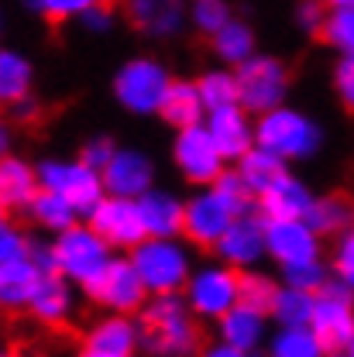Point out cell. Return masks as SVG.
Wrapping results in <instances>:
<instances>
[{"label": "cell", "instance_id": "1", "mask_svg": "<svg viewBox=\"0 0 354 357\" xmlns=\"http://www.w3.org/2000/svg\"><path fill=\"white\" fill-rule=\"evenodd\" d=\"M141 319V357H196L203 347L200 316L189 310L182 292L148 296L138 312Z\"/></svg>", "mask_w": 354, "mask_h": 357}, {"label": "cell", "instance_id": "2", "mask_svg": "<svg viewBox=\"0 0 354 357\" xmlns=\"http://www.w3.org/2000/svg\"><path fill=\"white\" fill-rule=\"evenodd\" d=\"M255 144L268 148L282 162H307L323 144V128L300 107H275L255 117Z\"/></svg>", "mask_w": 354, "mask_h": 357}, {"label": "cell", "instance_id": "3", "mask_svg": "<svg viewBox=\"0 0 354 357\" xmlns=\"http://www.w3.org/2000/svg\"><path fill=\"white\" fill-rule=\"evenodd\" d=\"M128 258L152 296L182 292L196 268L193 244L186 237H145L134 251H128Z\"/></svg>", "mask_w": 354, "mask_h": 357}, {"label": "cell", "instance_id": "4", "mask_svg": "<svg viewBox=\"0 0 354 357\" xmlns=\"http://www.w3.org/2000/svg\"><path fill=\"white\" fill-rule=\"evenodd\" d=\"M169 86H172V73L165 69L162 59L134 55L114 73L110 93H114L121 110H128L134 117H152V114L162 110V100H165Z\"/></svg>", "mask_w": 354, "mask_h": 357}, {"label": "cell", "instance_id": "5", "mask_svg": "<svg viewBox=\"0 0 354 357\" xmlns=\"http://www.w3.org/2000/svg\"><path fill=\"white\" fill-rule=\"evenodd\" d=\"M52 251H55V271L62 278H69L76 289H87L93 278L103 275V268L114 261V248L89 227L87 220L73 223L69 230L52 237Z\"/></svg>", "mask_w": 354, "mask_h": 357}, {"label": "cell", "instance_id": "6", "mask_svg": "<svg viewBox=\"0 0 354 357\" xmlns=\"http://www.w3.org/2000/svg\"><path fill=\"white\" fill-rule=\"evenodd\" d=\"M182 296H186L189 310L196 312L200 319L217 323L223 312H230L241 303V271L230 268L227 261H221V258L200 261L193 268Z\"/></svg>", "mask_w": 354, "mask_h": 357}, {"label": "cell", "instance_id": "7", "mask_svg": "<svg viewBox=\"0 0 354 357\" xmlns=\"http://www.w3.org/2000/svg\"><path fill=\"white\" fill-rule=\"evenodd\" d=\"M237 93H241V107L251 110L255 117L268 114L275 107H282L289 100V86H293V76H289V66L279 59V55H268V52H255L248 62H241L237 69Z\"/></svg>", "mask_w": 354, "mask_h": 357}, {"label": "cell", "instance_id": "8", "mask_svg": "<svg viewBox=\"0 0 354 357\" xmlns=\"http://www.w3.org/2000/svg\"><path fill=\"white\" fill-rule=\"evenodd\" d=\"M38 178H42V189L66 196L83 217L107 196L103 176L96 169H89L80 155L76 158H45V162H38Z\"/></svg>", "mask_w": 354, "mask_h": 357}, {"label": "cell", "instance_id": "9", "mask_svg": "<svg viewBox=\"0 0 354 357\" xmlns=\"http://www.w3.org/2000/svg\"><path fill=\"white\" fill-rule=\"evenodd\" d=\"M172 162H176L179 176L189 185H214L217 176L230 165L217 148L214 134L207 131V124H189L179 128L172 137Z\"/></svg>", "mask_w": 354, "mask_h": 357}, {"label": "cell", "instance_id": "10", "mask_svg": "<svg viewBox=\"0 0 354 357\" xmlns=\"http://www.w3.org/2000/svg\"><path fill=\"white\" fill-rule=\"evenodd\" d=\"M241 213L221 196L217 185H196L193 196H186V217H182V237L193 248H217L227 227Z\"/></svg>", "mask_w": 354, "mask_h": 357}, {"label": "cell", "instance_id": "11", "mask_svg": "<svg viewBox=\"0 0 354 357\" xmlns=\"http://www.w3.org/2000/svg\"><path fill=\"white\" fill-rule=\"evenodd\" d=\"M83 292L89 296V303L100 306L103 312H131V316H138L141 306L148 303V296H152L128 255L124 258L114 255V261L103 268V275L93 278Z\"/></svg>", "mask_w": 354, "mask_h": 357}, {"label": "cell", "instance_id": "12", "mask_svg": "<svg viewBox=\"0 0 354 357\" xmlns=\"http://www.w3.org/2000/svg\"><path fill=\"white\" fill-rule=\"evenodd\" d=\"M83 220L114 248V251H134L148 230H145V220H141V210H138V199H128V196H103L93 210H89Z\"/></svg>", "mask_w": 354, "mask_h": 357}, {"label": "cell", "instance_id": "13", "mask_svg": "<svg viewBox=\"0 0 354 357\" xmlns=\"http://www.w3.org/2000/svg\"><path fill=\"white\" fill-rule=\"evenodd\" d=\"M265 244L268 261H275L279 271L323 258V237L313 230L307 217H265Z\"/></svg>", "mask_w": 354, "mask_h": 357}, {"label": "cell", "instance_id": "14", "mask_svg": "<svg viewBox=\"0 0 354 357\" xmlns=\"http://www.w3.org/2000/svg\"><path fill=\"white\" fill-rule=\"evenodd\" d=\"M313 333L327 344V351H344L354 333V289L330 278L313 303Z\"/></svg>", "mask_w": 354, "mask_h": 357}, {"label": "cell", "instance_id": "15", "mask_svg": "<svg viewBox=\"0 0 354 357\" xmlns=\"http://www.w3.org/2000/svg\"><path fill=\"white\" fill-rule=\"evenodd\" d=\"M214 258L227 261L237 271H248V268H258L268 258V244H265V217H255V213H244L227 227L217 248H214Z\"/></svg>", "mask_w": 354, "mask_h": 357}, {"label": "cell", "instance_id": "16", "mask_svg": "<svg viewBox=\"0 0 354 357\" xmlns=\"http://www.w3.org/2000/svg\"><path fill=\"white\" fill-rule=\"evenodd\" d=\"M103 176V185L110 196H128V199H138L145 196L155 182V162L141 151V148H128L121 144L110 158V165L100 172Z\"/></svg>", "mask_w": 354, "mask_h": 357}, {"label": "cell", "instance_id": "17", "mask_svg": "<svg viewBox=\"0 0 354 357\" xmlns=\"http://www.w3.org/2000/svg\"><path fill=\"white\" fill-rule=\"evenodd\" d=\"M131 24L158 42H172L189 24V0H124Z\"/></svg>", "mask_w": 354, "mask_h": 357}, {"label": "cell", "instance_id": "18", "mask_svg": "<svg viewBox=\"0 0 354 357\" xmlns=\"http://www.w3.org/2000/svg\"><path fill=\"white\" fill-rule=\"evenodd\" d=\"M38 192H42L38 165L10 151L0 155V210L3 213H28Z\"/></svg>", "mask_w": 354, "mask_h": 357}, {"label": "cell", "instance_id": "19", "mask_svg": "<svg viewBox=\"0 0 354 357\" xmlns=\"http://www.w3.org/2000/svg\"><path fill=\"white\" fill-rule=\"evenodd\" d=\"M203 124L214 134V141H217V148L223 151L227 162H237L244 151L255 148V114L244 110L241 103L223 107V110H210Z\"/></svg>", "mask_w": 354, "mask_h": 357}, {"label": "cell", "instance_id": "20", "mask_svg": "<svg viewBox=\"0 0 354 357\" xmlns=\"http://www.w3.org/2000/svg\"><path fill=\"white\" fill-rule=\"evenodd\" d=\"M268 323H272V316H268V312L237 303L230 312H223L214 326H217V340L230 344V347H237V351L258 354V351H265L268 337H272Z\"/></svg>", "mask_w": 354, "mask_h": 357}, {"label": "cell", "instance_id": "21", "mask_svg": "<svg viewBox=\"0 0 354 357\" xmlns=\"http://www.w3.org/2000/svg\"><path fill=\"white\" fill-rule=\"evenodd\" d=\"M83 344L110 354H141V319L131 312H100L87 326Z\"/></svg>", "mask_w": 354, "mask_h": 357}, {"label": "cell", "instance_id": "22", "mask_svg": "<svg viewBox=\"0 0 354 357\" xmlns=\"http://www.w3.org/2000/svg\"><path fill=\"white\" fill-rule=\"evenodd\" d=\"M76 312V285L69 278H62L59 271L45 275L31 296L28 316L42 326H66Z\"/></svg>", "mask_w": 354, "mask_h": 357}, {"label": "cell", "instance_id": "23", "mask_svg": "<svg viewBox=\"0 0 354 357\" xmlns=\"http://www.w3.org/2000/svg\"><path fill=\"white\" fill-rule=\"evenodd\" d=\"M138 210L148 237H182V217H186V199L176 196L165 185H152L145 196H138Z\"/></svg>", "mask_w": 354, "mask_h": 357}, {"label": "cell", "instance_id": "24", "mask_svg": "<svg viewBox=\"0 0 354 357\" xmlns=\"http://www.w3.org/2000/svg\"><path fill=\"white\" fill-rule=\"evenodd\" d=\"M42 278L45 271L31 255L0 265V312H28Z\"/></svg>", "mask_w": 354, "mask_h": 357}, {"label": "cell", "instance_id": "25", "mask_svg": "<svg viewBox=\"0 0 354 357\" xmlns=\"http://www.w3.org/2000/svg\"><path fill=\"white\" fill-rule=\"evenodd\" d=\"M313 199H316V196L310 192V185L286 169V172L258 196V210H262V217H268V220H272V217H296V220H300V217L310 213Z\"/></svg>", "mask_w": 354, "mask_h": 357}, {"label": "cell", "instance_id": "26", "mask_svg": "<svg viewBox=\"0 0 354 357\" xmlns=\"http://www.w3.org/2000/svg\"><path fill=\"white\" fill-rule=\"evenodd\" d=\"M35 89V66L21 48L0 45V110H14Z\"/></svg>", "mask_w": 354, "mask_h": 357}, {"label": "cell", "instance_id": "27", "mask_svg": "<svg viewBox=\"0 0 354 357\" xmlns=\"http://www.w3.org/2000/svg\"><path fill=\"white\" fill-rule=\"evenodd\" d=\"M158 117H162L172 131L189 128V124H203V121H207V103H203V96H200L196 79H172V86H169L165 100H162Z\"/></svg>", "mask_w": 354, "mask_h": 357}, {"label": "cell", "instance_id": "28", "mask_svg": "<svg viewBox=\"0 0 354 357\" xmlns=\"http://www.w3.org/2000/svg\"><path fill=\"white\" fill-rule=\"evenodd\" d=\"M210 48H214V55H217L221 66L237 69L241 62H248L258 52V38H255V28L244 17H230L221 31L210 38Z\"/></svg>", "mask_w": 354, "mask_h": 357}, {"label": "cell", "instance_id": "29", "mask_svg": "<svg viewBox=\"0 0 354 357\" xmlns=\"http://www.w3.org/2000/svg\"><path fill=\"white\" fill-rule=\"evenodd\" d=\"M28 217L31 223L45 230V234H62V230H69L73 223L83 220V213L66 199V196H59V192H52V189H42L38 196H35V203L28 206Z\"/></svg>", "mask_w": 354, "mask_h": 357}, {"label": "cell", "instance_id": "30", "mask_svg": "<svg viewBox=\"0 0 354 357\" xmlns=\"http://www.w3.org/2000/svg\"><path fill=\"white\" fill-rule=\"evenodd\" d=\"M327 344L313 326H275L265 344V357H327Z\"/></svg>", "mask_w": 354, "mask_h": 357}, {"label": "cell", "instance_id": "31", "mask_svg": "<svg viewBox=\"0 0 354 357\" xmlns=\"http://www.w3.org/2000/svg\"><path fill=\"white\" fill-rule=\"evenodd\" d=\"M234 169L241 172V178L248 182V189H251L255 196H262L268 185H272L275 178L289 169V162H282V158H279V155H272L268 148L255 144L251 151H244V155L234 162Z\"/></svg>", "mask_w": 354, "mask_h": 357}, {"label": "cell", "instance_id": "32", "mask_svg": "<svg viewBox=\"0 0 354 357\" xmlns=\"http://www.w3.org/2000/svg\"><path fill=\"white\" fill-rule=\"evenodd\" d=\"M307 220L320 237H337L354 227V203H348L344 196H316Z\"/></svg>", "mask_w": 354, "mask_h": 357}, {"label": "cell", "instance_id": "33", "mask_svg": "<svg viewBox=\"0 0 354 357\" xmlns=\"http://www.w3.org/2000/svg\"><path fill=\"white\" fill-rule=\"evenodd\" d=\"M313 303H316V292H307V289H296V285L282 282V289H279L268 316H272L275 326H310Z\"/></svg>", "mask_w": 354, "mask_h": 357}, {"label": "cell", "instance_id": "34", "mask_svg": "<svg viewBox=\"0 0 354 357\" xmlns=\"http://www.w3.org/2000/svg\"><path fill=\"white\" fill-rule=\"evenodd\" d=\"M196 86H200V96H203V103H207V114L241 103L237 73H234L230 66H210L203 76H196Z\"/></svg>", "mask_w": 354, "mask_h": 357}, {"label": "cell", "instance_id": "35", "mask_svg": "<svg viewBox=\"0 0 354 357\" xmlns=\"http://www.w3.org/2000/svg\"><path fill=\"white\" fill-rule=\"evenodd\" d=\"M279 289H282V278L268 275L262 265L241 271V303L244 306H255V310L268 312L272 303H275V296H279Z\"/></svg>", "mask_w": 354, "mask_h": 357}, {"label": "cell", "instance_id": "36", "mask_svg": "<svg viewBox=\"0 0 354 357\" xmlns=\"http://www.w3.org/2000/svg\"><path fill=\"white\" fill-rule=\"evenodd\" d=\"M230 17H234L230 0H189V28L207 38H214Z\"/></svg>", "mask_w": 354, "mask_h": 357}, {"label": "cell", "instance_id": "37", "mask_svg": "<svg viewBox=\"0 0 354 357\" xmlns=\"http://www.w3.org/2000/svg\"><path fill=\"white\" fill-rule=\"evenodd\" d=\"M323 42L337 48L341 55H354V3L330 7L327 24H323Z\"/></svg>", "mask_w": 354, "mask_h": 357}, {"label": "cell", "instance_id": "38", "mask_svg": "<svg viewBox=\"0 0 354 357\" xmlns=\"http://www.w3.org/2000/svg\"><path fill=\"white\" fill-rule=\"evenodd\" d=\"M279 278H282L286 285H296V289H307V292H320V289L334 278V271H330V261L316 258V261H303V265L282 268Z\"/></svg>", "mask_w": 354, "mask_h": 357}, {"label": "cell", "instance_id": "39", "mask_svg": "<svg viewBox=\"0 0 354 357\" xmlns=\"http://www.w3.org/2000/svg\"><path fill=\"white\" fill-rule=\"evenodd\" d=\"M24 10L48 17V21H80L89 7L103 3V0H21Z\"/></svg>", "mask_w": 354, "mask_h": 357}, {"label": "cell", "instance_id": "40", "mask_svg": "<svg viewBox=\"0 0 354 357\" xmlns=\"http://www.w3.org/2000/svg\"><path fill=\"white\" fill-rule=\"evenodd\" d=\"M214 185L221 189V196L230 203V206H234V210H237V213H241V217H244V213H251V206L258 203V196L248 189V182L241 178V172H237V169H223Z\"/></svg>", "mask_w": 354, "mask_h": 357}, {"label": "cell", "instance_id": "41", "mask_svg": "<svg viewBox=\"0 0 354 357\" xmlns=\"http://www.w3.org/2000/svg\"><path fill=\"white\" fill-rule=\"evenodd\" d=\"M330 271L337 282H344L354 289V227L334 237V251H330Z\"/></svg>", "mask_w": 354, "mask_h": 357}, {"label": "cell", "instance_id": "42", "mask_svg": "<svg viewBox=\"0 0 354 357\" xmlns=\"http://www.w3.org/2000/svg\"><path fill=\"white\" fill-rule=\"evenodd\" d=\"M24 255H31V237L14 220H7V213H3V217H0V265L17 261V258H24Z\"/></svg>", "mask_w": 354, "mask_h": 357}, {"label": "cell", "instance_id": "43", "mask_svg": "<svg viewBox=\"0 0 354 357\" xmlns=\"http://www.w3.org/2000/svg\"><path fill=\"white\" fill-rule=\"evenodd\" d=\"M117 148H121V144H117L110 134H93V137H87V141L80 144V158L87 162L89 169L103 172V169L110 165V158H114Z\"/></svg>", "mask_w": 354, "mask_h": 357}, {"label": "cell", "instance_id": "44", "mask_svg": "<svg viewBox=\"0 0 354 357\" xmlns=\"http://www.w3.org/2000/svg\"><path fill=\"white\" fill-rule=\"evenodd\" d=\"M327 14L323 10V0H303L296 10H293V21L303 35H323V24H327Z\"/></svg>", "mask_w": 354, "mask_h": 357}, {"label": "cell", "instance_id": "45", "mask_svg": "<svg viewBox=\"0 0 354 357\" xmlns=\"http://www.w3.org/2000/svg\"><path fill=\"white\" fill-rule=\"evenodd\" d=\"M334 89L341 96L344 107L354 110V55H341L334 66Z\"/></svg>", "mask_w": 354, "mask_h": 357}, {"label": "cell", "instance_id": "46", "mask_svg": "<svg viewBox=\"0 0 354 357\" xmlns=\"http://www.w3.org/2000/svg\"><path fill=\"white\" fill-rule=\"evenodd\" d=\"M80 24H83L87 31H93V35H103V31L114 28V14H110L107 3H96V7H89L87 14L80 17Z\"/></svg>", "mask_w": 354, "mask_h": 357}, {"label": "cell", "instance_id": "47", "mask_svg": "<svg viewBox=\"0 0 354 357\" xmlns=\"http://www.w3.org/2000/svg\"><path fill=\"white\" fill-rule=\"evenodd\" d=\"M31 258L42 265L45 275L55 271V251H52V241H31Z\"/></svg>", "mask_w": 354, "mask_h": 357}, {"label": "cell", "instance_id": "48", "mask_svg": "<svg viewBox=\"0 0 354 357\" xmlns=\"http://www.w3.org/2000/svg\"><path fill=\"white\" fill-rule=\"evenodd\" d=\"M196 357H255V354L237 351V347H230V344H223V340H210V344H203V347H200V354Z\"/></svg>", "mask_w": 354, "mask_h": 357}, {"label": "cell", "instance_id": "49", "mask_svg": "<svg viewBox=\"0 0 354 357\" xmlns=\"http://www.w3.org/2000/svg\"><path fill=\"white\" fill-rule=\"evenodd\" d=\"M10 114H14L17 121H31V117L38 114V103H35V96H28V100H21V103H17V107H14Z\"/></svg>", "mask_w": 354, "mask_h": 357}, {"label": "cell", "instance_id": "50", "mask_svg": "<svg viewBox=\"0 0 354 357\" xmlns=\"http://www.w3.org/2000/svg\"><path fill=\"white\" fill-rule=\"evenodd\" d=\"M76 357H138V354H110V351H96V347H87V344H83V347L76 351Z\"/></svg>", "mask_w": 354, "mask_h": 357}, {"label": "cell", "instance_id": "51", "mask_svg": "<svg viewBox=\"0 0 354 357\" xmlns=\"http://www.w3.org/2000/svg\"><path fill=\"white\" fill-rule=\"evenodd\" d=\"M10 151V128H7V121L0 117V155H7Z\"/></svg>", "mask_w": 354, "mask_h": 357}, {"label": "cell", "instance_id": "52", "mask_svg": "<svg viewBox=\"0 0 354 357\" xmlns=\"http://www.w3.org/2000/svg\"><path fill=\"white\" fill-rule=\"evenodd\" d=\"M330 7H344V3H354V0H327Z\"/></svg>", "mask_w": 354, "mask_h": 357}, {"label": "cell", "instance_id": "53", "mask_svg": "<svg viewBox=\"0 0 354 357\" xmlns=\"http://www.w3.org/2000/svg\"><path fill=\"white\" fill-rule=\"evenodd\" d=\"M0 357H21V354H14V351H7V347H0Z\"/></svg>", "mask_w": 354, "mask_h": 357}, {"label": "cell", "instance_id": "54", "mask_svg": "<svg viewBox=\"0 0 354 357\" xmlns=\"http://www.w3.org/2000/svg\"><path fill=\"white\" fill-rule=\"evenodd\" d=\"M327 357H351V354H348V351H330Z\"/></svg>", "mask_w": 354, "mask_h": 357}, {"label": "cell", "instance_id": "55", "mask_svg": "<svg viewBox=\"0 0 354 357\" xmlns=\"http://www.w3.org/2000/svg\"><path fill=\"white\" fill-rule=\"evenodd\" d=\"M344 351H348V354L354 357V333H351V340H348V347H344Z\"/></svg>", "mask_w": 354, "mask_h": 357}, {"label": "cell", "instance_id": "56", "mask_svg": "<svg viewBox=\"0 0 354 357\" xmlns=\"http://www.w3.org/2000/svg\"><path fill=\"white\" fill-rule=\"evenodd\" d=\"M0 31H3V10H0Z\"/></svg>", "mask_w": 354, "mask_h": 357}, {"label": "cell", "instance_id": "57", "mask_svg": "<svg viewBox=\"0 0 354 357\" xmlns=\"http://www.w3.org/2000/svg\"><path fill=\"white\" fill-rule=\"evenodd\" d=\"M0 217H3V210H0Z\"/></svg>", "mask_w": 354, "mask_h": 357}]
</instances>
